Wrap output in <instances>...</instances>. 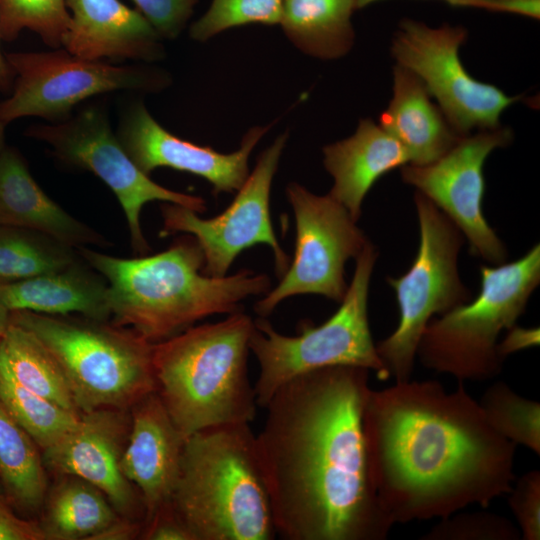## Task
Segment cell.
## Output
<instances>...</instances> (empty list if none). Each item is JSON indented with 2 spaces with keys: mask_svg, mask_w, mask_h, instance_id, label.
I'll return each mask as SVG.
<instances>
[{
  "mask_svg": "<svg viewBox=\"0 0 540 540\" xmlns=\"http://www.w3.org/2000/svg\"><path fill=\"white\" fill-rule=\"evenodd\" d=\"M369 370L329 366L283 384L256 449L277 536L384 540L394 525L371 481L363 431Z\"/></svg>",
  "mask_w": 540,
  "mask_h": 540,
  "instance_id": "cell-1",
  "label": "cell"
},
{
  "mask_svg": "<svg viewBox=\"0 0 540 540\" xmlns=\"http://www.w3.org/2000/svg\"><path fill=\"white\" fill-rule=\"evenodd\" d=\"M363 431L371 481L393 524L487 508L515 481L517 445L461 382L451 392L434 380L370 389Z\"/></svg>",
  "mask_w": 540,
  "mask_h": 540,
  "instance_id": "cell-2",
  "label": "cell"
},
{
  "mask_svg": "<svg viewBox=\"0 0 540 540\" xmlns=\"http://www.w3.org/2000/svg\"><path fill=\"white\" fill-rule=\"evenodd\" d=\"M77 249L107 280L114 323L132 326L152 343L208 316L240 312L243 300L271 289L266 274L248 269L223 277L203 274V253L193 236L178 239L163 252L131 259Z\"/></svg>",
  "mask_w": 540,
  "mask_h": 540,
  "instance_id": "cell-3",
  "label": "cell"
},
{
  "mask_svg": "<svg viewBox=\"0 0 540 540\" xmlns=\"http://www.w3.org/2000/svg\"><path fill=\"white\" fill-rule=\"evenodd\" d=\"M253 330L254 320L240 311L153 343L157 393L184 439L255 419L258 405L248 376Z\"/></svg>",
  "mask_w": 540,
  "mask_h": 540,
  "instance_id": "cell-4",
  "label": "cell"
},
{
  "mask_svg": "<svg viewBox=\"0 0 540 540\" xmlns=\"http://www.w3.org/2000/svg\"><path fill=\"white\" fill-rule=\"evenodd\" d=\"M171 504L194 540H272L271 501L249 423L185 439Z\"/></svg>",
  "mask_w": 540,
  "mask_h": 540,
  "instance_id": "cell-5",
  "label": "cell"
},
{
  "mask_svg": "<svg viewBox=\"0 0 540 540\" xmlns=\"http://www.w3.org/2000/svg\"><path fill=\"white\" fill-rule=\"evenodd\" d=\"M10 322L34 334L61 366L81 413L131 409L157 391L153 343L105 321L11 311Z\"/></svg>",
  "mask_w": 540,
  "mask_h": 540,
  "instance_id": "cell-6",
  "label": "cell"
},
{
  "mask_svg": "<svg viewBox=\"0 0 540 540\" xmlns=\"http://www.w3.org/2000/svg\"><path fill=\"white\" fill-rule=\"evenodd\" d=\"M480 274L477 296L431 319L416 352L424 367L460 382L485 381L501 372L497 340L515 326L540 283V246L510 263L482 265Z\"/></svg>",
  "mask_w": 540,
  "mask_h": 540,
  "instance_id": "cell-7",
  "label": "cell"
},
{
  "mask_svg": "<svg viewBox=\"0 0 540 540\" xmlns=\"http://www.w3.org/2000/svg\"><path fill=\"white\" fill-rule=\"evenodd\" d=\"M378 256L369 241L356 257L352 282L338 310L321 325L300 321L297 335L277 332L265 318L254 320L249 346L259 363L254 386L259 407L265 408L273 394L291 379L324 367L358 366L389 379L377 353L368 319L370 279Z\"/></svg>",
  "mask_w": 540,
  "mask_h": 540,
  "instance_id": "cell-8",
  "label": "cell"
},
{
  "mask_svg": "<svg viewBox=\"0 0 540 540\" xmlns=\"http://www.w3.org/2000/svg\"><path fill=\"white\" fill-rule=\"evenodd\" d=\"M420 240L409 270L388 277L399 309L396 329L376 345L377 353L395 382L410 380L423 331L435 314H444L471 300L458 273L464 243L459 228L425 195L415 192Z\"/></svg>",
  "mask_w": 540,
  "mask_h": 540,
  "instance_id": "cell-9",
  "label": "cell"
},
{
  "mask_svg": "<svg viewBox=\"0 0 540 540\" xmlns=\"http://www.w3.org/2000/svg\"><path fill=\"white\" fill-rule=\"evenodd\" d=\"M5 57L16 76L12 95L0 102V121L5 124L32 116L60 122L90 97L120 90L156 92L169 83L162 71L89 60L63 47Z\"/></svg>",
  "mask_w": 540,
  "mask_h": 540,
  "instance_id": "cell-10",
  "label": "cell"
},
{
  "mask_svg": "<svg viewBox=\"0 0 540 540\" xmlns=\"http://www.w3.org/2000/svg\"><path fill=\"white\" fill-rule=\"evenodd\" d=\"M26 134L46 143L62 162L92 172L110 188L126 216L131 246L137 253L150 251L140 222L146 203L163 201L196 213L207 209L203 198L165 188L143 173L124 150L100 106L87 107L60 122L30 127Z\"/></svg>",
  "mask_w": 540,
  "mask_h": 540,
  "instance_id": "cell-11",
  "label": "cell"
},
{
  "mask_svg": "<svg viewBox=\"0 0 540 540\" xmlns=\"http://www.w3.org/2000/svg\"><path fill=\"white\" fill-rule=\"evenodd\" d=\"M466 39L467 30L462 26L433 28L408 18L400 21L391 44L397 64L419 77L462 137L473 130L499 127L501 114L520 98L468 73L459 56Z\"/></svg>",
  "mask_w": 540,
  "mask_h": 540,
  "instance_id": "cell-12",
  "label": "cell"
},
{
  "mask_svg": "<svg viewBox=\"0 0 540 540\" xmlns=\"http://www.w3.org/2000/svg\"><path fill=\"white\" fill-rule=\"evenodd\" d=\"M296 224L294 259L280 278L254 305L267 317L284 299L317 294L341 302L347 292L345 264L368 242L347 209L332 198L316 195L292 182L286 188Z\"/></svg>",
  "mask_w": 540,
  "mask_h": 540,
  "instance_id": "cell-13",
  "label": "cell"
},
{
  "mask_svg": "<svg viewBox=\"0 0 540 540\" xmlns=\"http://www.w3.org/2000/svg\"><path fill=\"white\" fill-rule=\"evenodd\" d=\"M287 138V133L279 135L260 153L254 170L221 214L202 219L195 211L178 204L166 203L161 207L163 228L160 235L185 232L193 236L203 253V274L226 276L243 250L260 243L271 247L277 276L281 278L286 272L290 259L274 233L270 218V192Z\"/></svg>",
  "mask_w": 540,
  "mask_h": 540,
  "instance_id": "cell-14",
  "label": "cell"
},
{
  "mask_svg": "<svg viewBox=\"0 0 540 540\" xmlns=\"http://www.w3.org/2000/svg\"><path fill=\"white\" fill-rule=\"evenodd\" d=\"M513 132L507 127L479 130L462 137L438 160L423 166L401 167L402 180L431 200L462 232L469 251L483 260L504 263L505 245L484 217V162L490 153L508 146Z\"/></svg>",
  "mask_w": 540,
  "mask_h": 540,
  "instance_id": "cell-15",
  "label": "cell"
},
{
  "mask_svg": "<svg viewBox=\"0 0 540 540\" xmlns=\"http://www.w3.org/2000/svg\"><path fill=\"white\" fill-rule=\"evenodd\" d=\"M130 430L127 411L99 408L81 413L78 423L43 449V463L60 475L81 478L98 488L122 517L133 520L145 506L120 462Z\"/></svg>",
  "mask_w": 540,
  "mask_h": 540,
  "instance_id": "cell-16",
  "label": "cell"
},
{
  "mask_svg": "<svg viewBox=\"0 0 540 540\" xmlns=\"http://www.w3.org/2000/svg\"><path fill=\"white\" fill-rule=\"evenodd\" d=\"M270 126L248 130L240 148L224 154L179 138L164 129L142 102L133 103L122 116L116 134L124 150L146 175L159 167L187 172L207 180L213 194L238 191L249 175L250 154Z\"/></svg>",
  "mask_w": 540,
  "mask_h": 540,
  "instance_id": "cell-17",
  "label": "cell"
},
{
  "mask_svg": "<svg viewBox=\"0 0 540 540\" xmlns=\"http://www.w3.org/2000/svg\"><path fill=\"white\" fill-rule=\"evenodd\" d=\"M130 410V430L120 466L142 497L146 523L171 501L185 439L157 391L142 398Z\"/></svg>",
  "mask_w": 540,
  "mask_h": 540,
  "instance_id": "cell-18",
  "label": "cell"
},
{
  "mask_svg": "<svg viewBox=\"0 0 540 540\" xmlns=\"http://www.w3.org/2000/svg\"><path fill=\"white\" fill-rule=\"evenodd\" d=\"M70 23L62 47L81 58L157 61L161 37L137 10L120 0H66Z\"/></svg>",
  "mask_w": 540,
  "mask_h": 540,
  "instance_id": "cell-19",
  "label": "cell"
},
{
  "mask_svg": "<svg viewBox=\"0 0 540 540\" xmlns=\"http://www.w3.org/2000/svg\"><path fill=\"white\" fill-rule=\"evenodd\" d=\"M322 151L324 167L334 181L329 195L355 222L373 184L410 162L405 148L370 118L361 119L353 135L324 146Z\"/></svg>",
  "mask_w": 540,
  "mask_h": 540,
  "instance_id": "cell-20",
  "label": "cell"
},
{
  "mask_svg": "<svg viewBox=\"0 0 540 540\" xmlns=\"http://www.w3.org/2000/svg\"><path fill=\"white\" fill-rule=\"evenodd\" d=\"M0 225L43 233L73 248L106 240L53 201L33 179L18 151L0 155Z\"/></svg>",
  "mask_w": 540,
  "mask_h": 540,
  "instance_id": "cell-21",
  "label": "cell"
},
{
  "mask_svg": "<svg viewBox=\"0 0 540 540\" xmlns=\"http://www.w3.org/2000/svg\"><path fill=\"white\" fill-rule=\"evenodd\" d=\"M379 124L405 148L412 165L438 160L462 138L419 77L398 64L393 68L392 98Z\"/></svg>",
  "mask_w": 540,
  "mask_h": 540,
  "instance_id": "cell-22",
  "label": "cell"
},
{
  "mask_svg": "<svg viewBox=\"0 0 540 540\" xmlns=\"http://www.w3.org/2000/svg\"><path fill=\"white\" fill-rule=\"evenodd\" d=\"M0 301L11 311L47 315L79 313L107 321L111 317L108 285L79 261L55 272L0 284Z\"/></svg>",
  "mask_w": 540,
  "mask_h": 540,
  "instance_id": "cell-23",
  "label": "cell"
},
{
  "mask_svg": "<svg viewBox=\"0 0 540 540\" xmlns=\"http://www.w3.org/2000/svg\"><path fill=\"white\" fill-rule=\"evenodd\" d=\"M355 10L356 0H283L279 25L301 52L336 60L353 47Z\"/></svg>",
  "mask_w": 540,
  "mask_h": 540,
  "instance_id": "cell-24",
  "label": "cell"
},
{
  "mask_svg": "<svg viewBox=\"0 0 540 540\" xmlns=\"http://www.w3.org/2000/svg\"><path fill=\"white\" fill-rule=\"evenodd\" d=\"M45 502L40 527L45 539H98L121 519L107 497L91 483L64 475Z\"/></svg>",
  "mask_w": 540,
  "mask_h": 540,
  "instance_id": "cell-25",
  "label": "cell"
},
{
  "mask_svg": "<svg viewBox=\"0 0 540 540\" xmlns=\"http://www.w3.org/2000/svg\"><path fill=\"white\" fill-rule=\"evenodd\" d=\"M39 447L0 403V483L10 505L34 513L44 504L47 476Z\"/></svg>",
  "mask_w": 540,
  "mask_h": 540,
  "instance_id": "cell-26",
  "label": "cell"
},
{
  "mask_svg": "<svg viewBox=\"0 0 540 540\" xmlns=\"http://www.w3.org/2000/svg\"><path fill=\"white\" fill-rule=\"evenodd\" d=\"M0 364L23 387L80 414L61 366L27 329L9 323L0 335Z\"/></svg>",
  "mask_w": 540,
  "mask_h": 540,
  "instance_id": "cell-27",
  "label": "cell"
},
{
  "mask_svg": "<svg viewBox=\"0 0 540 540\" xmlns=\"http://www.w3.org/2000/svg\"><path fill=\"white\" fill-rule=\"evenodd\" d=\"M77 253L43 233L0 225V284H7L63 269Z\"/></svg>",
  "mask_w": 540,
  "mask_h": 540,
  "instance_id": "cell-28",
  "label": "cell"
},
{
  "mask_svg": "<svg viewBox=\"0 0 540 540\" xmlns=\"http://www.w3.org/2000/svg\"><path fill=\"white\" fill-rule=\"evenodd\" d=\"M0 403L42 450L74 428L80 418L23 387L1 364Z\"/></svg>",
  "mask_w": 540,
  "mask_h": 540,
  "instance_id": "cell-29",
  "label": "cell"
},
{
  "mask_svg": "<svg viewBox=\"0 0 540 540\" xmlns=\"http://www.w3.org/2000/svg\"><path fill=\"white\" fill-rule=\"evenodd\" d=\"M489 425L514 444L540 455V404L513 391L505 382L489 386L479 401Z\"/></svg>",
  "mask_w": 540,
  "mask_h": 540,
  "instance_id": "cell-30",
  "label": "cell"
},
{
  "mask_svg": "<svg viewBox=\"0 0 540 540\" xmlns=\"http://www.w3.org/2000/svg\"><path fill=\"white\" fill-rule=\"evenodd\" d=\"M70 23L66 0H0V36L11 41L25 29L57 49Z\"/></svg>",
  "mask_w": 540,
  "mask_h": 540,
  "instance_id": "cell-31",
  "label": "cell"
},
{
  "mask_svg": "<svg viewBox=\"0 0 540 540\" xmlns=\"http://www.w3.org/2000/svg\"><path fill=\"white\" fill-rule=\"evenodd\" d=\"M283 0H212L207 11L189 30L190 37L204 42L219 33L245 24L276 25Z\"/></svg>",
  "mask_w": 540,
  "mask_h": 540,
  "instance_id": "cell-32",
  "label": "cell"
},
{
  "mask_svg": "<svg viewBox=\"0 0 540 540\" xmlns=\"http://www.w3.org/2000/svg\"><path fill=\"white\" fill-rule=\"evenodd\" d=\"M432 527L424 540H518L519 528L509 519L492 513L455 512Z\"/></svg>",
  "mask_w": 540,
  "mask_h": 540,
  "instance_id": "cell-33",
  "label": "cell"
},
{
  "mask_svg": "<svg viewBox=\"0 0 540 540\" xmlns=\"http://www.w3.org/2000/svg\"><path fill=\"white\" fill-rule=\"evenodd\" d=\"M508 505L516 519L521 538L540 539V472L523 474L507 494Z\"/></svg>",
  "mask_w": 540,
  "mask_h": 540,
  "instance_id": "cell-34",
  "label": "cell"
},
{
  "mask_svg": "<svg viewBox=\"0 0 540 540\" xmlns=\"http://www.w3.org/2000/svg\"><path fill=\"white\" fill-rule=\"evenodd\" d=\"M161 38L174 39L186 27L198 0H133Z\"/></svg>",
  "mask_w": 540,
  "mask_h": 540,
  "instance_id": "cell-35",
  "label": "cell"
},
{
  "mask_svg": "<svg viewBox=\"0 0 540 540\" xmlns=\"http://www.w3.org/2000/svg\"><path fill=\"white\" fill-rule=\"evenodd\" d=\"M142 535L149 540H194L171 501L159 508L145 523Z\"/></svg>",
  "mask_w": 540,
  "mask_h": 540,
  "instance_id": "cell-36",
  "label": "cell"
},
{
  "mask_svg": "<svg viewBox=\"0 0 540 540\" xmlns=\"http://www.w3.org/2000/svg\"><path fill=\"white\" fill-rule=\"evenodd\" d=\"M0 493V540H43L39 523L20 518Z\"/></svg>",
  "mask_w": 540,
  "mask_h": 540,
  "instance_id": "cell-37",
  "label": "cell"
},
{
  "mask_svg": "<svg viewBox=\"0 0 540 540\" xmlns=\"http://www.w3.org/2000/svg\"><path fill=\"white\" fill-rule=\"evenodd\" d=\"M510 333L502 344H498V352L500 356L505 357L517 350L525 347H530L539 342V329H522L513 326L509 329Z\"/></svg>",
  "mask_w": 540,
  "mask_h": 540,
  "instance_id": "cell-38",
  "label": "cell"
},
{
  "mask_svg": "<svg viewBox=\"0 0 540 540\" xmlns=\"http://www.w3.org/2000/svg\"><path fill=\"white\" fill-rule=\"evenodd\" d=\"M12 76H14V73L0 48V91L5 90L9 87Z\"/></svg>",
  "mask_w": 540,
  "mask_h": 540,
  "instance_id": "cell-39",
  "label": "cell"
},
{
  "mask_svg": "<svg viewBox=\"0 0 540 540\" xmlns=\"http://www.w3.org/2000/svg\"><path fill=\"white\" fill-rule=\"evenodd\" d=\"M10 323V311L0 301V335Z\"/></svg>",
  "mask_w": 540,
  "mask_h": 540,
  "instance_id": "cell-40",
  "label": "cell"
},
{
  "mask_svg": "<svg viewBox=\"0 0 540 540\" xmlns=\"http://www.w3.org/2000/svg\"><path fill=\"white\" fill-rule=\"evenodd\" d=\"M380 1H383V0H356V7L358 10L368 5H371L373 3L380 2ZM444 1H446L447 3L453 6H461V4L466 0H444Z\"/></svg>",
  "mask_w": 540,
  "mask_h": 540,
  "instance_id": "cell-41",
  "label": "cell"
},
{
  "mask_svg": "<svg viewBox=\"0 0 540 540\" xmlns=\"http://www.w3.org/2000/svg\"><path fill=\"white\" fill-rule=\"evenodd\" d=\"M6 125L4 122L0 121V155L2 151L4 150L5 146V128Z\"/></svg>",
  "mask_w": 540,
  "mask_h": 540,
  "instance_id": "cell-42",
  "label": "cell"
},
{
  "mask_svg": "<svg viewBox=\"0 0 540 540\" xmlns=\"http://www.w3.org/2000/svg\"><path fill=\"white\" fill-rule=\"evenodd\" d=\"M0 493H2V494H3V489H2V485H1V483H0Z\"/></svg>",
  "mask_w": 540,
  "mask_h": 540,
  "instance_id": "cell-43",
  "label": "cell"
}]
</instances>
